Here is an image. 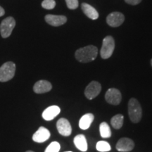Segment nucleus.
<instances>
[{"label":"nucleus","mask_w":152,"mask_h":152,"mask_svg":"<svg viewBox=\"0 0 152 152\" xmlns=\"http://www.w3.org/2000/svg\"><path fill=\"white\" fill-rule=\"evenodd\" d=\"M97 48L93 45H89L77 49L75 52V56L80 62L88 63L94 61L97 56Z\"/></svg>","instance_id":"f257e3e1"},{"label":"nucleus","mask_w":152,"mask_h":152,"mask_svg":"<svg viewBox=\"0 0 152 152\" xmlns=\"http://www.w3.org/2000/svg\"><path fill=\"white\" fill-rule=\"evenodd\" d=\"M128 115L130 121L134 123H137L141 121L142 110L140 102L136 99L132 98L128 102Z\"/></svg>","instance_id":"f03ea898"},{"label":"nucleus","mask_w":152,"mask_h":152,"mask_svg":"<svg viewBox=\"0 0 152 152\" xmlns=\"http://www.w3.org/2000/svg\"><path fill=\"white\" fill-rule=\"evenodd\" d=\"M16 73V64L12 61H8L0 67V82H7L14 77Z\"/></svg>","instance_id":"7ed1b4c3"},{"label":"nucleus","mask_w":152,"mask_h":152,"mask_svg":"<svg viewBox=\"0 0 152 152\" xmlns=\"http://www.w3.org/2000/svg\"><path fill=\"white\" fill-rule=\"evenodd\" d=\"M115 49V41L111 36H106L103 39L102 47L100 51L101 57L104 59H107L113 54Z\"/></svg>","instance_id":"20e7f679"},{"label":"nucleus","mask_w":152,"mask_h":152,"mask_svg":"<svg viewBox=\"0 0 152 152\" xmlns=\"http://www.w3.org/2000/svg\"><path fill=\"white\" fill-rule=\"evenodd\" d=\"M16 26V20L13 17H7L4 19L0 25V33L3 38H7L11 35Z\"/></svg>","instance_id":"39448f33"},{"label":"nucleus","mask_w":152,"mask_h":152,"mask_svg":"<svg viewBox=\"0 0 152 152\" xmlns=\"http://www.w3.org/2000/svg\"><path fill=\"white\" fill-rule=\"evenodd\" d=\"M105 99L108 103L112 105H118L122 100L121 93L118 89L110 88L106 92Z\"/></svg>","instance_id":"423d86ee"},{"label":"nucleus","mask_w":152,"mask_h":152,"mask_svg":"<svg viewBox=\"0 0 152 152\" xmlns=\"http://www.w3.org/2000/svg\"><path fill=\"white\" fill-rule=\"evenodd\" d=\"M102 90V85L96 81H92L85 88V95L88 99H93L98 96Z\"/></svg>","instance_id":"0eeeda50"},{"label":"nucleus","mask_w":152,"mask_h":152,"mask_svg":"<svg viewBox=\"0 0 152 152\" xmlns=\"http://www.w3.org/2000/svg\"><path fill=\"white\" fill-rule=\"evenodd\" d=\"M125 20V16L122 13L112 12L106 18V23L113 28L121 26Z\"/></svg>","instance_id":"6e6552de"},{"label":"nucleus","mask_w":152,"mask_h":152,"mask_svg":"<svg viewBox=\"0 0 152 152\" xmlns=\"http://www.w3.org/2000/svg\"><path fill=\"white\" fill-rule=\"evenodd\" d=\"M56 128L60 134L63 136L68 137L71 135L72 132L71 125L67 119L61 118L57 121Z\"/></svg>","instance_id":"1a4fd4ad"},{"label":"nucleus","mask_w":152,"mask_h":152,"mask_svg":"<svg viewBox=\"0 0 152 152\" xmlns=\"http://www.w3.org/2000/svg\"><path fill=\"white\" fill-rule=\"evenodd\" d=\"M134 143L130 138L123 137L120 139L117 142L115 148L118 151L128 152L134 149Z\"/></svg>","instance_id":"9d476101"},{"label":"nucleus","mask_w":152,"mask_h":152,"mask_svg":"<svg viewBox=\"0 0 152 152\" xmlns=\"http://www.w3.org/2000/svg\"><path fill=\"white\" fill-rule=\"evenodd\" d=\"M50 132L45 127H40L33 135V140L37 143H42L50 137Z\"/></svg>","instance_id":"9b49d317"},{"label":"nucleus","mask_w":152,"mask_h":152,"mask_svg":"<svg viewBox=\"0 0 152 152\" xmlns=\"http://www.w3.org/2000/svg\"><path fill=\"white\" fill-rule=\"evenodd\" d=\"M45 20L47 23L54 27L62 26L67 21V18L64 16H56V15L47 14L45 16Z\"/></svg>","instance_id":"f8f14e48"},{"label":"nucleus","mask_w":152,"mask_h":152,"mask_svg":"<svg viewBox=\"0 0 152 152\" xmlns=\"http://www.w3.org/2000/svg\"><path fill=\"white\" fill-rule=\"evenodd\" d=\"M52 89V85L47 80H41L37 81L34 85L33 91L37 94H43V93L48 92Z\"/></svg>","instance_id":"ddd939ff"},{"label":"nucleus","mask_w":152,"mask_h":152,"mask_svg":"<svg viewBox=\"0 0 152 152\" xmlns=\"http://www.w3.org/2000/svg\"><path fill=\"white\" fill-rule=\"evenodd\" d=\"M61 109L57 106H51L47 108L42 113V118L45 121H52L60 113Z\"/></svg>","instance_id":"4468645a"},{"label":"nucleus","mask_w":152,"mask_h":152,"mask_svg":"<svg viewBox=\"0 0 152 152\" xmlns=\"http://www.w3.org/2000/svg\"><path fill=\"white\" fill-rule=\"evenodd\" d=\"M81 8L84 14L92 20H96L99 18V13L91 5L86 3H83Z\"/></svg>","instance_id":"2eb2a0df"},{"label":"nucleus","mask_w":152,"mask_h":152,"mask_svg":"<svg viewBox=\"0 0 152 152\" xmlns=\"http://www.w3.org/2000/svg\"><path fill=\"white\" fill-rule=\"evenodd\" d=\"M94 119V116L92 113H87L82 116L79 121V127L82 130H87L90 127L91 124Z\"/></svg>","instance_id":"dca6fc26"},{"label":"nucleus","mask_w":152,"mask_h":152,"mask_svg":"<svg viewBox=\"0 0 152 152\" xmlns=\"http://www.w3.org/2000/svg\"><path fill=\"white\" fill-rule=\"evenodd\" d=\"M74 144L77 149L81 151H87V142L84 134H77L74 138Z\"/></svg>","instance_id":"f3484780"},{"label":"nucleus","mask_w":152,"mask_h":152,"mask_svg":"<svg viewBox=\"0 0 152 152\" xmlns=\"http://www.w3.org/2000/svg\"><path fill=\"white\" fill-rule=\"evenodd\" d=\"M124 121V117L122 114H117L111 120V124L113 128L118 130L122 128Z\"/></svg>","instance_id":"a211bd4d"},{"label":"nucleus","mask_w":152,"mask_h":152,"mask_svg":"<svg viewBox=\"0 0 152 152\" xmlns=\"http://www.w3.org/2000/svg\"><path fill=\"white\" fill-rule=\"evenodd\" d=\"M99 132L102 137L109 138L111 137V130L107 123L103 122L99 125Z\"/></svg>","instance_id":"6ab92c4d"},{"label":"nucleus","mask_w":152,"mask_h":152,"mask_svg":"<svg viewBox=\"0 0 152 152\" xmlns=\"http://www.w3.org/2000/svg\"><path fill=\"white\" fill-rule=\"evenodd\" d=\"M96 148L97 151L100 152H106L111 151V145L105 141H99L97 142L96 145Z\"/></svg>","instance_id":"aec40b11"},{"label":"nucleus","mask_w":152,"mask_h":152,"mask_svg":"<svg viewBox=\"0 0 152 152\" xmlns=\"http://www.w3.org/2000/svg\"><path fill=\"white\" fill-rule=\"evenodd\" d=\"M60 148V144L58 142H53L47 147L45 152H58Z\"/></svg>","instance_id":"412c9836"},{"label":"nucleus","mask_w":152,"mask_h":152,"mask_svg":"<svg viewBox=\"0 0 152 152\" xmlns=\"http://www.w3.org/2000/svg\"><path fill=\"white\" fill-rule=\"evenodd\" d=\"M55 6H56V1L54 0H44L42 2V7L44 9H48V10L53 9Z\"/></svg>","instance_id":"4be33fe9"},{"label":"nucleus","mask_w":152,"mask_h":152,"mask_svg":"<svg viewBox=\"0 0 152 152\" xmlns=\"http://www.w3.org/2000/svg\"><path fill=\"white\" fill-rule=\"evenodd\" d=\"M66 2L68 8L71 10L76 9L79 5L78 0H66Z\"/></svg>","instance_id":"5701e85b"},{"label":"nucleus","mask_w":152,"mask_h":152,"mask_svg":"<svg viewBox=\"0 0 152 152\" xmlns=\"http://www.w3.org/2000/svg\"><path fill=\"white\" fill-rule=\"evenodd\" d=\"M127 4L130 5H137L142 1V0H125Z\"/></svg>","instance_id":"b1692460"},{"label":"nucleus","mask_w":152,"mask_h":152,"mask_svg":"<svg viewBox=\"0 0 152 152\" xmlns=\"http://www.w3.org/2000/svg\"><path fill=\"white\" fill-rule=\"evenodd\" d=\"M4 14H5L4 9L1 7H0V17L3 16L4 15Z\"/></svg>","instance_id":"393cba45"},{"label":"nucleus","mask_w":152,"mask_h":152,"mask_svg":"<svg viewBox=\"0 0 152 152\" xmlns=\"http://www.w3.org/2000/svg\"><path fill=\"white\" fill-rule=\"evenodd\" d=\"M26 152H34V151H26Z\"/></svg>","instance_id":"a878e982"},{"label":"nucleus","mask_w":152,"mask_h":152,"mask_svg":"<svg viewBox=\"0 0 152 152\" xmlns=\"http://www.w3.org/2000/svg\"><path fill=\"white\" fill-rule=\"evenodd\" d=\"M151 66H152V59L151 60Z\"/></svg>","instance_id":"bb28decb"},{"label":"nucleus","mask_w":152,"mask_h":152,"mask_svg":"<svg viewBox=\"0 0 152 152\" xmlns=\"http://www.w3.org/2000/svg\"><path fill=\"white\" fill-rule=\"evenodd\" d=\"M66 152H72V151H66Z\"/></svg>","instance_id":"cd10ccee"}]
</instances>
